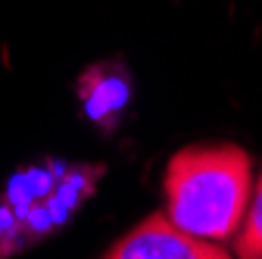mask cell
I'll use <instances>...</instances> for the list:
<instances>
[{
  "label": "cell",
  "mask_w": 262,
  "mask_h": 259,
  "mask_svg": "<svg viewBox=\"0 0 262 259\" xmlns=\"http://www.w3.org/2000/svg\"><path fill=\"white\" fill-rule=\"evenodd\" d=\"M250 197V156L237 144L187 147L169 159L166 215L193 238L225 244L241 231Z\"/></svg>",
  "instance_id": "cell-1"
},
{
  "label": "cell",
  "mask_w": 262,
  "mask_h": 259,
  "mask_svg": "<svg viewBox=\"0 0 262 259\" xmlns=\"http://www.w3.org/2000/svg\"><path fill=\"white\" fill-rule=\"evenodd\" d=\"M103 166L41 159L22 166L0 193V256H13L56 234L94 197Z\"/></svg>",
  "instance_id": "cell-2"
},
{
  "label": "cell",
  "mask_w": 262,
  "mask_h": 259,
  "mask_svg": "<svg viewBox=\"0 0 262 259\" xmlns=\"http://www.w3.org/2000/svg\"><path fill=\"white\" fill-rule=\"evenodd\" d=\"M103 256L110 259H225V244L200 241L166 215L156 212L144 219L131 234L116 241Z\"/></svg>",
  "instance_id": "cell-3"
},
{
  "label": "cell",
  "mask_w": 262,
  "mask_h": 259,
  "mask_svg": "<svg viewBox=\"0 0 262 259\" xmlns=\"http://www.w3.org/2000/svg\"><path fill=\"white\" fill-rule=\"evenodd\" d=\"M75 94L84 116L103 132H113L131 103V72L122 62H94L78 75Z\"/></svg>",
  "instance_id": "cell-4"
},
{
  "label": "cell",
  "mask_w": 262,
  "mask_h": 259,
  "mask_svg": "<svg viewBox=\"0 0 262 259\" xmlns=\"http://www.w3.org/2000/svg\"><path fill=\"white\" fill-rule=\"evenodd\" d=\"M234 250L244 259H262V178H259L253 197H250V206H247Z\"/></svg>",
  "instance_id": "cell-5"
}]
</instances>
